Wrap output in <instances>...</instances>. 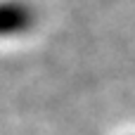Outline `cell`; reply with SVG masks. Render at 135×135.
Masks as SVG:
<instances>
[]
</instances>
